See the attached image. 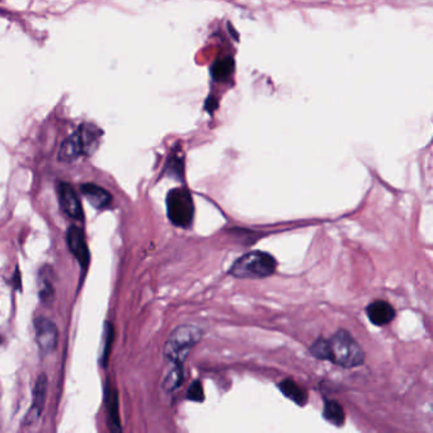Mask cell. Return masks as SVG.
Returning <instances> with one entry per match:
<instances>
[{
    "mask_svg": "<svg viewBox=\"0 0 433 433\" xmlns=\"http://www.w3.org/2000/svg\"><path fill=\"white\" fill-rule=\"evenodd\" d=\"M310 353L322 361H329L344 368H355L365 362V352L349 331L340 329L329 340H315Z\"/></svg>",
    "mask_w": 433,
    "mask_h": 433,
    "instance_id": "obj_1",
    "label": "cell"
},
{
    "mask_svg": "<svg viewBox=\"0 0 433 433\" xmlns=\"http://www.w3.org/2000/svg\"><path fill=\"white\" fill-rule=\"evenodd\" d=\"M202 340V331L192 324L179 325L170 333L164 346V356L169 365L183 366L191 349Z\"/></svg>",
    "mask_w": 433,
    "mask_h": 433,
    "instance_id": "obj_2",
    "label": "cell"
},
{
    "mask_svg": "<svg viewBox=\"0 0 433 433\" xmlns=\"http://www.w3.org/2000/svg\"><path fill=\"white\" fill-rule=\"evenodd\" d=\"M277 262L266 252H250L231 266L229 273L237 279H266L276 271Z\"/></svg>",
    "mask_w": 433,
    "mask_h": 433,
    "instance_id": "obj_3",
    "label": "cell"
},
{
    "mask_svg": "<svg viewBox=\"0 0 433 433\" xmlns=\"http://www.w3.org/2000/svg\"><path fill=\"white\" fill-rule=\"evenodd\" d=\"M101 131L92 125H83L74 135L68 137L59 152V159L62 162L75 161L84 154L93 153L98 144Z\"/></svg>",
    "mask_w": 433,
    "mask_h": 433,
    "instance_id": "obj_4",
    "label": "cell"
},
{
    "mask_svg": "<svg viewBox=\"0 0 433 433\" xmlns=\"http://www.w3.org/2000/svg\"><path fill=\"white\" fill-rule=\"evenodd\" d=\"M167 213L170 222L187 229L195 218V204L191 192L186 188H174L167 196Z\"/></svg>",
    "mask_w": 433,
    "mask_h": 433,
    "instance_id": "obj_5",
    "label": "cell"
},
{
    "mask_svg": "<svg viewBox=\"0 0 433 433\" xmlns=\"http://www.w3.org/2000/svg\"><path fill=\"white\" fill-rule=\"evenodd\" d=\"M34 329H36V342H37L38 349H41L43 353L52 352L58 344V337H59L56 324L50 319L38 318L34 323Z\"/></svg>",
    "mask_w": 433,
    "mask_h": 433,
    "instance_id": "obj_6",
    "label": "cell"
},
{
    "mask_svg": "<svg viewBox=\"0 0 433 433\" xmlns=\"http://www.w3.org/2000/svg\"><path fill=\"white\" fill-rule=\"evenodd\" d=\"M58 196H59L60 204L64 213L68 215L69 218L74 220L82 221L83 215V207L80 204V200L78 197L77 192L74 188L71 187L69 183L61 182L58 187Z\"/></svg>",
    "mask_w": 433,
    "mask_h": 433,
    "instance_id": "obj_7",
    "label": "cell"
},
{
    "mask_svg": "<svg viewBox=\"0 0 433 433\" xmlns=\"http://www.w3.org/2000/svg\"><path fill=\"white\" fill-rule=\"evenodd\" d=\"M67 240H68L69 249L74 255V257L77 258L78 262L84 268L88 267L91 255H89V249H88V246H86L84 234H83L82 229L78 228L75 225L70 226L68 230Z\"/></svg>",
    "mask_w": 433,
    "mask_h": 433,
    "instance_id": "obj_8",
    "label": "cell"
},
{
    "mask_svg": "<svg viewBox=\"0 0 433 433\" xmlns=\"http://www.w3.org/2000/svg\"><path fill=\"white\" fill-rule=\"evenodd\" d=\"M46 394H47V377H46V375L41 374L34 384V400H32V406L27 413L26 419H25L26 425H34L41 417L43 407H45Z\"/></svg>",
    "mask_w": 433,
    "mask_h": 433,
    "instance_id": "obj_9",
    "label": "cell"
},
{
    "mask_svg": "<svg viewBox=\"0 0 433 433\" xmlns=\"http://www.w3.org/2000/svg\"><path fill=\"white\" fill-rule=\"evenodd\" d=\"M366 314L371 323L377 327H382V325L390 324L394 320L395 310L389 303L377 300L367 306Z\"/></svg>",
    "mask_w": 433,
    "mask_h": 433,
    "instance_id": "obj_10",
    "label": "cell"
},
{
    "mask_svg": "<svg viewBox=\"0 0 433 433\" xmlns=\"http://www.w3.org/2000/svg\"><path fill=\"white\" fill-rule=\"evenodd\" d=\"M82 194L89 201V204L95 209H106L112 202V197L110 194L100 186H95L93 183H85L82 186Z\"/></svg>",
    "mask_w": 433,
    "mask_h": 433,
    "instance_id": "obj_11",
    "label": "cell"
},
{
    "mask_svg": "<svg viewBox=\"0 0 433 433\" xmlns=\"http://www.w3.org/2000/svg\"><path fill=\"white\" fill-rule=\"evenodd\" d=\"M106 401H107V409H108L110 433H122V427L119 421V397L115 389H107Z\"/></svg>",
    "mask_w": 433,
    "mask_h": 433,
    "instance_id": "obj_12",
    "label": "cell"
},
{
    "mask_svg": "<svg viewBox=\"0 0 433 433\" xmlns=\"http://www.w3.org/2000/svg\"><path fill=\"white\" fill-rule=\"evenodd\" d=\"M279 388L282 391V394L292 400L295 404H298L300 407H304L307 403V393L303 386H300L298 382L294 380H283L279 384Z\"/></svg>",
    "mask_w": 433,
    "mask_h": 433,
    "instance_id": "obj_13",
    "label": "cell"
},
{
    "mask_svg": "<svg viewBox=\"0 0 433 433\" xmlns=\"http://www.w3.org/2000/svg\"><path fill=\"white\" fill-rule=\"evenodd\" d=\"M323 416L329 423L337 427L344 425L346 421V413L340 403L336 400H325Z\"/></svg>",
    "mask_w": 433,
    "mask_h": 433,
    "instance_id": "obj_14",
    "label": "cell"
},
{
    "mask_svg": "<svg viewBox=\"0 0 433 433\" xmlns=\"http://www.w3.org/2000/svg\"><path fill=\"white\" fill-rule=\"evenodd\" d=\"M183 380V366L170 365L169 370L164 376L163 388L167 391L176 390Z\"/></svg>",
    "mask_w": 433,
    "mask_h": 433,
    "instance_id": "obj_15",
    "label": "cell"
},
{
    "mask_svg": "<svg viewBox=\"0 0 433 433\" xmlns=\"http://www.w3.org/2000/svg\"><path fill=\"white\" fill-rule=\"evenodd\" d=\"M234 71V61L231 58H225V59L216 61L211 68V74L216 80H224L233 74Z\"/></svg>",
    "mask_w": 433,
    "mask_h": 433,
    "instance_id": "obj_16",
    "label": "cell"
},
{
    "mask_svg": "<svg viewBox=\"0 0 433 433\" xmlns=\"http://www.w3.org/2000/svg\"><path fill=\"white\" fill-rule=\"evenodd\" d=\"M103 351L101 361L103 365L106 366L110 356V347H112V342H113V327L110 323H106L104 328V336H103Z\"/></svg>",
    "mask_w": 433,
    "mask_h": 433,
    "instance_id": "obj_17",
    "label": "cell"
},
{
    "mask_svg": "<svg viewBox=\"0 0 433 433\" xmlns=\"http://www.w3.org/2000/svg\"><path fill=\"white\" fill-rule=\"evenodd\" d=\"M187 398L192 401H200V403L204 401V391L202 382L200 380H195L191 384V386L188 388Z\"/></svg>",
    "mask_w": 433,
    "mask_h": 433,
    "instance_id": "obj_18",
    "label": "cell"
},
{
    "mask_svg": "<svg viewBox=\"0 0 433 433\" xmlns=\"http://www.w3.org/2000/svg\"><path fill=\"white\" fill-rule=\"evenodd\" d=\"M52 295H54V288H52L51 282L43 277L40 285V298L43 299V301H47L52 298Z\"/></svg>",
    "mask_w": 433,
    "mask_h": 433,
    "instance_id": "obj_19",
    "label": "cell"
}]
</instances>
